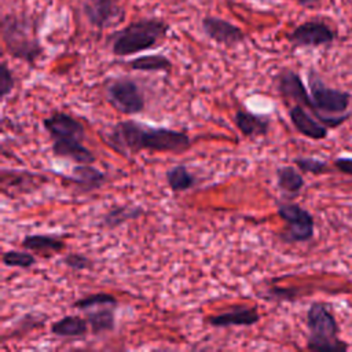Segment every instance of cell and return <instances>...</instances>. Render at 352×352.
Masks as SVG:
<instances>
[{
	"instance_id": "cell-1",
	"label": "cell",
	"mask_w": 352,
	"mask_h": 352,
	"mask_svg": "<svg viewBox=\"0 0 352 352\" xmlns=\"http://www.w3.org/2000/svg\"><path fill=\"white\" fill-rule=\"evenodd\" d=\"M106 144L122 155L136 154L142 150L157 153L186 151L191 140L187 133L165 126H150L126 120L114 124L102 133Z\"/></svg>"
},
{
	"instance_id": "cell-2",
	"label": "cell",
	"mask_w": 352,
	"mask_h": 352,
	"mask_svg": "<svg viewBox=\"0 0 352 352\" xmlns=\"http://www.w3.org/2000/svg\"><path fill=\"white\" fill-rule=\"evenodd\" d=\"M169 30V25L162 19L144 18L131 22L118 30L111 40V51L117 56H128L158 45Z\"/></svg>"
},
{
	"instance_id": "cell-3",
	"label": "cell",
	"mask_w": 352,
	"mask_h": 352,
	"mask_svg": "<svg viewBox=\"0 0 352 352\" xmlns=\"http://www.w3.org/2000/svg\"><path fill=\"white\" fill-rule=\"evenodd\" d=\"M1 37L7 52L15 59L34 65L43 54L34 23L28 16L4 15L1 19Z\"/></svg>"
},
{
	"instance_id": "cell-4",
	"label": "cell",
	"mask_w": 352,
	"mask_h": 352,
	"mask_svg": "<svg viewBox=\"0 0 352 352\" xmlns=\"http://www.w3.org/2000/svg\"><path fill=\"white\" fill-rule=\"evenodd\" d=\"M309 91H311V111L326 126H337L342 124L348 114L344 113L349 106V94L329 88L314 73L309 74Z\"/></svg>"
},
{
	"instance_id": "cell-5",
	"label": "cell",
	"mask_w": 352,
	"mask_h": 352,
	"mask_svg": "<svg viewBox=\"0 0 352 352\" xmlns=\"http://www.w3.org/2000/svg\"><path fill=\"white\" fill-rule=\"evenodd\" d=\"M309 337L307 346L311 351H345L348 346L338 340V326L324 304L314 302L307 312Z\"/></svg>"
},
{
	"instance_id": "cell-6",
	"label": "cell",
	"mask_w": 352,
	"mask_h": 352,
	"mask_svg": "<svg viewBox=\"0 0 352 352\" xmlns=\"http://www.w3.org/2000/svg\"><path fill=\"white\" fill-rule=\"evenodd\" d=\"M106 96L110 104L122 114H139L146 100L140 87L129 77H117L107 82Z\"/></svg>"
},
{
	"instance_id": "cell-7",
	"label": "cell",
	"mask_w": 352,
	"mask_h": 352,
	"mask_svg": "<svg viewBox=\"0 0 352 352\" xmlns=\"http://www.w3.org/2000/svg\"><path fill=\"white\" fill-rule=\"evenodd\" d=\"M278 214L286 223L280 238L285 242H305L314 236V217L297 204H278Z\"/></svg>"
},
{
	"instance_id": "cell-8",
	"label": "cell",
	"mask_w": 352,
	"mask_h": 352,
	"mask_svg": "<svg viewBox=\"0 0 352 352\" xmlns=\"http://www.w3.org/2000/svg\"><path fill=\"white\" fill-rule=\"evenodd\" d=\"M334 30L322 21H307L289 34V41L294 47H319L333 43Z\"/></svg>"
},
{
	"instance_id": "cell-9",
	"label": "cell",
	"mask_w": 352,
	"mask_h": 352,
	"mask_svg": "<svg viewBox=\"0 0 352 352\" xmlns=\"http://www.w3.org/2000/svg\"><path fill=\"white\" fill-rule=\"evenodd\" d=\"M43 126L48 132L52 140L60 139H78L84 140L85 128L74 117L67 113L55 111L50 117L43 120Z\"/></svg>"
},
{
	"instance_id": "cell-10",
	"label": "cell",
	"mask_w": 352,
	"mask_h": 352,
	"mask_svg": "<svg viewBox=\"0 0 352 352\" xmlns=\"http://www.w3.org/2000/svg\"><path fill=\"white\" fill-rule=\"evenodd\" d=\"M202 30L210 40L228 47L245 40V33L236 25L217 16H205L202 19Z\"/></svg>"
},
{
	"instance_id": "cell-11",
	"label": "cell",
	"mask_w": 352,
	"mask_h": 352,
	"mask_svg": "<svg viewBox=\"0 0 352 352\" xmlns=\"http://www.w3.org/2000/svg\"><path fill=\"white\" fill-rule=\"evenodd\" d=\"M82 12L87 21L99 29L106 28L122 14L118 0H85Z\"/></svg>"
},
{
	"instance_id": "cell-12",
	"label": "cell",
	"mask_w": 352,
	"mask_h": 352,
	"mask_svg": "<svg viewBox=\"0 0 352 352\" xmlns=\"http://www.w3.org/2000/svg\"><path fill=\"white\" fill-rule=\"evenodd\" d=\"M276 87H278L279 94L285 99L293 100L297 104H301L311 110V106H312L311 95H308V92L301 81V77L296 72L283 69L276 76Z\"/></svg>"
},
{
	"instance_id": "cell-13",
	"label": "cell",
	"mask_w": 352,
	"mask_h": 352,
	"mask_svg": "<svg viewBox=\"0 0 352 352\" xmlns=\"http://www.w3.org/2000/svg\"><path fill=\"white\" fill-rule=\"evenodd\" d=\"M260 314L256 307L238 305L232 309L209 316L206 322L213 327H232V326H253L258 323Z\"/></svg>"
},
{
	"instance_id": "cell-14",
	"label": "cell",
	"mask_w": 352,
	"mask_h": 352,
	"mask_svg": "<svg viewBox=\"0 0 352 352\" xmlns=\"http://www.w3.org/2000/svg\"><path fill=\"white\" fill-rule=\"evenodd\" d=\"M67 183L74 186L78 192H91L100 188L107 177L92 164H78L72 169V175L66 176Z\"/></svg>"
},
{
	"instance_id": "cell-15",
	"label": "cell",
	"mask_w": 352,
	"mask_h": 352,
	"mask_svg": "<svg viewBox=\"0 0 352 352\" xmlns=\"http://www.w3.org/2000/svg\"><path fill=\"white\" fill-rule=\"evenodd\" d=\"M81 142L78 139L52 140V153L55 157L67 158L76 164H94L96 161L95 154Z\"/></svg>"
},
{
	"instance_id": "cell-16",
	"label": "cell",
	"mask_w": 352,
	"mask_h": 352,
	"mask_svg": "<svg viewBox=\"0 0 352 352\" xmlns=\"http://www.w3.org/2000/svg\"><path fill=\"white\" fill-rule=\"evenodd\" d=\"M289 117L294 125V128L304 136L309 139H324L327 136V128L319 120L312 118L301 104H294L289 110Z\"/></svg>"
},
{
	"instance_id": "cell-17",
	"label": "cell",
	"mask_w": 352,
	"mask_h": 352,
	"mask_svg": "<svg viewBox=\"0 0 352 352\" xmlns=\"http://www.w3.org/2000/svg\"><path fill=\"white\" fill-rule=\"evenodd\" d=\"M21 245L26 250H30L43 257H52L65 249L63 239L54 235H45V234L26 235L22 239Z\"/></svg>"
},
{
	"instance_id": "cell-18",
	"label": "cell",
	"mask_w": 352,
	"mask_h": 352,
	"mask_svg": "<svg viewBox=\"0 0 352 352\" xmlns=\"http://www.w3.org/2000/svg\"><path fill=\"white\" fill-rule=\"evenodd\" d=\"M234 121L241 133L248 138L264 136L270 129V118L267 116H258L242 109L235 113Z\"/></svg>"
},
{
	"instance_id": "cell-19",
	"label": "cell",
	"mask_w": 352,
	"mask_h": 352,
	"mask_svg": "<svg viewBox=\"0 0 352 352\" xmlns=\"http://www.w3.org/2000/svg\"><path fill=\"white\" fill-rule=\"evenodd\" d=\"M88 322L87 319L78 315H67L60 318L59 320L51 324V333L56 337L62 338H73V337H82L88 331Z\"/></svg>"
},
{
	"instance_id": "cell-20",
	"label": "cell",
	"mask_w": 352,
	"mask_h": 352,
	"mask_svg": "<svg viewBox=\"0 0 352 352\" xmlns=\"http://www.w3.org/2000/svg\"><path fill=\"white\" fill-rule=\"evenodd\" d=\"M143 214L142 206H133V205H121L114 206L106 212V214L102 217V227L107 230L117 228L122 223L128 220H135Z\"/></svg>"
},
{
	"instance_id": "cell-21",
	"label": "cell",
	"mask_w": 352,
	"mask_h": 352,
	"mask_svg": "<svg viewBox=\"0 0 352 352\" xmlns=\"http://www.w3.org/2000/svg\"><path fill=\"white\" fill-rule=\"evenodd\" d=\"M116 305H104L103 308L88 312L85 319L89 324L91 333L92 334H102L111 331L116 326V315H114V308Z\"/></svg>"
},
{
	"instance_id": "cell-22",
	"label": "cell",
	"mask_w": 352,
	"mask_h": 352,
	"mask_svg": "<svg viewBox=\"0 0 352 352\" xmlns=\"http://www.w3.org/2000/svg\"><path fill=\"white\" fill-rule=\"evenodd\" d=\"M132 70L138 72H166L172 70V62L169 58L161 54H151L138 56L126 63Z\"/></svg>"
},
{
	"instance_id": "cell-23",
	"label": "cell",
	"mask_w": 352,
	"mask_h": 352,
	"mask_svg": "<svg viewBox=\"0 0 352 352\" xmlns=\"http://www.w3.org/2000/svg\"><path fill=\"white\" fill-rule=\"evenodd\" d=\"M165 177H166L168 186L175 192L187 191V190L192 188L195 186V183H197L195 177L190 173L187 166L182 165V164L169 168L166 170V173H165Z\"/></svg>"
},
{
	"instance_id": "cell-24",
	"label": "cell",
	"mask_w": 352,
	"mask_h": 352,
	"mask_svg": "<svg viewBox=\"0 0 352 352\" xmlns=\"http://www.w3.org/2000/svg\"><path fill=\"white\" fill-rule=\"evenodd\" d=\"M276 183H278V187L289 195L298 194L300 190L304 187L302 176L293 166H289V165L279 166L276 169Z\"/></svg>"
},
{
	"instance_id": "cell-25",
	"label": "cell",
	"mask_w": 352,
	"mask_h": 352,
	"mask_svg": "<svg viewBox=\"0 0 352 352\" xmlns=\"http://www.w3.org/2000/svg\"><path fill=\"white\" fill-rule=\"evenodd\" d=\"M117 298L110 293H94L88 294L77 301H74L73 307L78 309H88L94 307H104V305H117Z\"/></svg>"
},
{
	"instance_id": "cell-26",
	"label": "cell",
	"mask_w": 352,
	"mask_h": 352,
	"mask_svg": "<svg viewBox=\"0 0 352 352\" xmlns=\"http://www.w3.org/2000/svg\"><path fill=\"white\" fill-rule=\"evenodd\" d=\"M3 264L7 267L15 268H30L36 264V257L28 252L19 250H7L3 253Z\"/></svg>"
},
{
	"instance_id": "cell-27",
	"label": "cell",
	"mask_w": 352,
	"mask_h": 352,
	"mask_svg": "<svg viewBox=\"0 0 352 352\" xmlns=\"http://www.w3.org/2000/svg\"><path fill=\"white\" fill-rule=\"evenodd\" d=\"M15 87V78L6 62L0 66V99L4 102Z\"/></svg>"
},
{
	"instance_id": "cell-28",
	"label": "cell",
	"mask_w": 352,
	"mask_h": 352,
	"mask_svg": "<svg viewBox=\"0 0 352 352\" xmlns=\"http://www.w3.org/2000/svg\"><path fill=\"white\" fill-rule=\"evenodd\" d=\"M294 164L305 173L320 175L327 169V164L318 158H296Z\"/></svg>"
},
{
	"instance_id": "cell-29",
	"label": "cell",
	"mask_w": 352,
	"mask_h": 352,
	"mask_svg": "<svg viewBox=\"0 0 352 352\" xmlns=\"http://www.w3.org/2000/svg\"><path fill=\"white\" fill-rule=\"evenodd\" d=\"M62 261L65 263L66 267H69L74 271H84V270L91 268V265H92L91 258L81 253H69L62 258Z\"/></svg>"
},
{
	"instance_id": "cell-30",
	"label": "cell",
	"mask_w": 352,
	"mask_h": 352,
	"mask_svg": "<svg viewBox=\"0 0 352 352\" xmlns=\"http://www.w3.org/2000/svg\"><path fill=\"white\" fill-rule=\"evenodd\" d=\"M334 165L337 169H340L342 173H346V175H351L352 176V158H348V157H341V158H337L334 161Z\"/></svg>"
},
{
	"instance_id": "cell-31",
	"label": "cell",
	"mask_w": 352,
	"mask_h": 352,
	"mask_svg": "<svg viewBox=\"0 0 352 352\" xmlns=\"http://www.w3.org/2000/svg\"><path fill=\"white\" fill-rule=\"evenodd\" d=\"M318 1H320V0H297V3H298L300 6H304V7L311 6V4H315V3H318Z\"/></svg>"
}]
</instances>
